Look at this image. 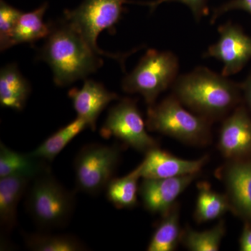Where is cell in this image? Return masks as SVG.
Segmentation results:
<instances>
[{"instance_id":"3","label":"cell","mask_w":251,"mask_h":251,"mask_svg":"<svg viewBox=\"0 0 251 251\" xmlns=\"http://www.w3.org/2000/svg\"><path fill=\"white\" fill-rule=\"evenodd\" d=\"M26 193V209L39 228H62L69 224L75 210V193L64 188L50 169L32 179Z\"/></svg>"},{"instance_id":"25","label":"cell","mask_w":251,"mask_h":251,"mask_svg":"<svg viewBox=\"0 0 251 251\" xmlns=\"http://www.w3.org/2000/svg\"><path fill=\"white\" fill-rule=\"evenodd\" d=\"M23 12L6 4L3 0L0 3V49L5 50L6 44L14 31Z\"/></svg>"},{"instance_id":"19","label":"cell","mask_w":251,"mask_h":251,"mask_svg":"<svg viewBox=\"0 0 251 251\" xmlns=\"http://www.w3.org/2000/svg\"><path fill=\"white\" fill-rule=\"evenodd\" d=\"M140 178L139 165L125 176L114 177L105 188L109 202L119 209L135 207L138 204Z\"/></svg>"},{"instance_id":"20","label":"cell","mask_w":251,"mask_h":251,"mask_svg":"<svg viewBox=\"0 0 251 251\" xmlns=\"http://www.w3.org/2000/svg\"><path fill=\"white\" fill-rule=\"evenodd\" d=\"M198 187L194 213L195 219L198 223L209 222L219 219L231 210L230 203L226 195L213 191L207 183H201Z\"/></svg>"},{"instance_id":"24","label":"cell","mask_w":251,"mask_h":251,"mask_svg":"<svg viewBox=\"0 0 251 251\" xmlns=\"http://www.w3.org/2000/svg\"><path fill=\"white\" fill-rule=\"evenodd\" d=\"M72 140L63 128H61L29 153L44 161L52 162Z\"/></svg>"},{"instance_id":"23","label":"cell","mask_w":251,"mask_h":251,"mask_svg":"<svg viewBox=\"0 0 251 251\" xmlns=\"http://www.w3.org/2000/svg\"><path fill=\"white\" fill-rule=\"evenodd\" d=\"M225 234L224 222L220 221L213 228L202 232L186 228L181 234V242L189 251H217L219 250Z\"/></svg>"},{"instance_id":"12","label":"cell","mask_w":251,"mask_h":251,"mask_svg":"<svg viewBox=\"0 0 251 251\" xmlns=\"http://www.w3.org/2000/svg\"><path fill=\"white\" fill-rule=\"evenodd\" d=\"M231 211L251 220V159L232 160L222 171Z\"/></svg>"},{"instance_id":"9","label":"cell","mask_w":251,"mask_h":251,"mask_svg":"<svg viewBox=\"0 0 251 251\" xmlns=\"http://www.w3.org/2000/svg\"><path fill=\"white\" fill-rule=\"evenodd\" d=\"M219 39L209 46L204 57L224 63L222 75L226 77L240 72L251 59V38L232 23L219 27Z\"/></svg>"},{"instance_id":"30","label":"cell","mask_w":251,"mask_h":251,"mask_svg":"<svg viewBox=\"0 0 251 251\" xmlns=\"http://www.w3.org/2000/svg\"><path fill=\"white\" fill-rule=\"evenodd\" d=\"M245 96L246 100L251 111V75L248 77L247 80L240 86Z\"/></svg>"},{"instance_id":"11","label":"cell","mask_w":251,"mask_h":251,"mask_svg":"<svg viewBox=\"0 0 251 251\" xmlns=\"http://www.w3.org/2000/svg\"><path fill=\"white\" fill-rule=\"evenodd\" d=\"M208 157L185 160L157 148L145 153L139 164L142 178L161 179L198 175L207 161Z\"/></svg>"},{"instance_id":"4","label":"cell","mask_w":251,"mask_h":251,"mask_svg":"<svg viewBox=\"0 0 251 251\" xmlns=\"http://www.w3.org/2000/svg\"><path fill=\"white\" fill-rule=\"evenodd\" d=\"M147 127L191 145H204L210 138V120L194 115L174 96L149 106Z\"/></svg>"},{"instance_id":"15","label":"cell","mask_w":251,"mask_h":251,"mask_svg":"<svg viewBox=\"0 0 251 251\" xmlns=\"http://www.w3.org/2000/svg\"><path fill=\"white\" fill-rule=\"evenodd\" d=\"M31 180L23 176L0 178V224L7 232L16 226L18 203L27 192Z\"/></svg>"},{"instance_id":"1","label":"cell","mask_w":251,"mask_h":251,"mask_svg":"<svg viewBox=\"0 0 251 251\" xmlns=\"http://www.w3.org/2000/svg\"><path fill=\"white\" fill-rule=\"evenodd\" d=\"M50 26L39 57L52 69L56 85L65 87L85 79L101 67L100 54L65 20Z\"/></svg>"},{"instance_id":"18","label":"cell","mask_w":251,"mask_h":251,"mask_svg":"<svg viewBox=\"0 0 251 251\" xmlns=\"http://www.w3.org/2000/svg\"><path fill=\"white\" fill-rule=\"evenodd\" d=\"M48 4L31 12L23 13L14 31L6 44V49L21 44H31L42 39H46L51 31L50 25L44 21Z\"/></svg>"},{"instance_id":"6","label":"cell","mask_w":251,"mask_h":251,"mask_svg":"<svg viewBox=\"0 0 251 251\" xmlns=\"http://www.w3.org/2000/svg\"><path fill=\"white\" fill-rule=\"evenodd\" d=\"M126 0H85L80 6L64 12V20L100 55L112 57L123 64L126 54H112L99 49L97 39L101 31L112 30L121 18Z\"/></svg>"},{"instance_id":"26","label":"cell","mask_w":251,"mask_h":251,"mask_svg":"<svg viewBox=\"0 0 251 251\" xmlns=\"http://www.w3.org/2000/svg\"><path fill=\"white\" fill-rule=\"evenodd\" d=\"M209 0H155V1H149V2L138 3V4L145 5L151 9V11L156 9L157 6L163 3L176 2L182 3L191 9V12L197 21H200L203 16L208 14V1Z\"/></svg>"},{"instance_id":"7","label":"cell","mask_w":251,"mask_h":251,"mask_svg":"<svg viewBox=\"0 0 251 251\" xmlns=\"http://www.w3.org/2000/svg\"><path fill=\"white\" fill-rule=\"evenodd\" d=\"M121 157L118 145L89 144L74 161L75 184L79 191L96 196L105 190L114 178Z\"/></svg>"},{"instance_id":"2","label":"cell","mask_w":251,"mask_h":251,"mask_svg":"<svg viewBox=\"0 0 251 251\" xmlns=\"http://www.w3.org/2000/svg\"><path fill=\"white\" fill-rule=\"evenodd\" d=\"M173 85V96L183 105L210 121L224 116L239 103L240 86L206 67L181 75Z\"/></svg>"},{"instance_id":"10","label":"cell","mask_w":251,"mask_h":251,"mask_svg":"<svg viewBox=\"0 0 251 251\" xmlns=\"http://www.w3.org/2000/svg\"><path fill=\"white\" fill-rule=\"evenodd\" d=\"M198 175L177 177L149 179L143 178L139 195L145 209L163 216L176 204V199L196 179Z\"/></svg>"},{"instance_id":"14","label":"cell","mask_w":251,"mask_h":251,"mask_svg":"<svg viewBox=\"0 0 251 251\" xmlns=\"http://www.w3.org/2000/svg\"><path fill=\"white\" fill-rule=\"evenodd\" d=\"M69 97L77 117L85 120L92 130H96L97 120L104 109L110 102L119 99L117 94L92 80H86L80 90L72 89L69 92Z\"/></svg>"},{"instance_id":"5","label":"cell","mask_w":251,"mask_h":251,"mask_svg":"<svg viewBox=\"0 0 251 251\" xmlns=\"http://www.w3.org/2000/svg\"><path fill=\"white\" fill-rule=\"evenodd\" d=\"M179 62L169 51L149 50L137 67L122 81V89L130 94H140L149 106L177 78Z\"/></svg>"},{"instance_id":"29","label":"cell","mask_w":251,"mask_h":251,"mask_svg":"<svg viewBox=\"0 0 251 251\" xmlns=\"http://www.w3.org/2000/svg\"><path fill=\"white\" fill-rule=\"evenodd\" d=\"M239 249L242 251H251V227L246 226L239 239Z\"/></svg>"},{"instance_id":"17","label":"cell","mask_w":251,"mask_h":251,"mask_svg":"<svg viewBox=\"0 0 251 251\" xmlns=\"http://www.w3.org/2000/svg\"><path fill=\"white\" fill-rule=\"evenodd\" d=\"M31 92L29 82L16 64L4 66L0 72V103L2 107L21 111Z\"/></svg>"},{"instance_id":"28","label":"cell","mask_w":251,"mask_h":251,"mask_svg":"<svg viewBox=\"0 0 251 251\" xmlns=\"http://www.w3.org/2000/svg\"><path fill=\"white\" fill-rule=\"evenodd\" d=\"M87 128H89L87 122L81 117H77V118L75 119L74 121L63 127V129L72 139H74Z\"/></svg>"},{"instance_id":"13","label":"cell","mask_w":251,"mask_h":251,"mask_svg":"<svg viewBox=\"0 0 251 251\" xmlns=\"http://www.w3.org/2000/svg\"><path fill=\"white\" fill-rule=\"evenodd\" d=\"M219 148L231 161L251 154V119L243 107L236 108L225 120L220 131Z\"/></svg>"},{"instance_id":"21","label":"cell","mask_w":251,"mask_h":251,"mask_svg":"<svg viewBox=\"0 0 251 251\" xmlns=\"http://www.w3.org/2000/svg\"><path fill=\"white\" fill-rule=\"evenodd\" d=\"M162 217L149 243L148 251H173L181 242L182 232L180 229L179 209L176 204Z\"/></svg>"},{"instance_id":"22","label":"cell","mask_w":251,"mask_h":251,"mask_svg":"<svg viewBox=\"0 0 251 251\" xmlns=\"http://www.w3.org/2000/svg\"><path fill=\"white\" fill-rule=\"evenodd\" d=\"M25 244L34 251H83L87 246L80 239L69 234L35 233L25 234Z\"/></svg>"},{"instance_id":"16","label":"cell","mask_w":251,"mask_h":251,"mask_svg":"<svg viewBox=\"0 0 251 251\" xmlns=\"http://www.w3.org/2000/svg\"><path fill=\"white\" fill-rule=\"evenodd\" d=\"M48 163L30 153L14 151L2 142L0 143V178L23 176L34 179L50 169Z\"/></svg>"},{"instance_id":"8","label":"cell","mask_w":251,"mask_h":251,"mask_svg":"<svg viewBox=\"0 0 251 251\" xmlns=\"http://www.w3.org/2000/svg\"><path fill=\"white\" fill-rule=\"evenodd\" d=\"M146 126L136 101L123 99L109 110L100 133L105 139L114 137L136 151L145 153L158 147L156 140L148 134Z\"/></svg>"},{"instance_id":"27","label":"cell","mask_w":251,"mask_h":251,"mask_svg":"<svg viewBox=\"0 0 251 251\" xmlns=\"http://www.w3.org/2000/svg\"><path fill=\"white\" fill-rule=\"evenodd\" d=\"M233 10H243L251 14V0H232L221 5L213 11L211 23H214L220 16Z\"/></svg>"}]
</instances>
